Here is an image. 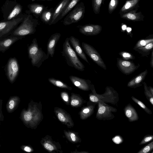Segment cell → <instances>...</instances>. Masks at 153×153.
<instances>
[{"label": "cell", "instance_id": "1", "mask_svg": "<svg viewBox=\"0 0 153 153\" xmlns=\"http://www.w3.org/2000/svg\"><path fill=\"white\" fill-rule=\"evenodd\" d=\"M39 24L38 20L34 18L31 14H27L19 25L13 30L10 36H21L33 34Z\"/></svg>", "mask_w": 153, "mask_h": 153}, {"label": "cell", "instance_id": "2", "mask_svg": "<svg viewBox=\"0 0 153 153\" xmlns=\"http://www.w3.org/2000/svg\"><path fill=\"white\" fill-rule=\"evenodd\" d=\"M90 88L92 94L90 96L89 98L92 102L98 103L99 102L101 101L106 103H109L117 105L119 99L118 94L112 87L107 86L105 91L102 94L96 93L93 85H91Z\"/></svg>", "mask_w": 153, "mask_h": 153}, {"label": "cell", "instance_id": "3", "mask_svg": "<svg viewBox=\"0 0 153 153\" xmlns=\"http://www.w3.org/2000/svg\"><path fill=\"white\" fill-rule=\"evenodd\" d=\"M61 53L68 66L80 71L85 70V65L79 59L76 54L71 47L68 37L66 39L63 44Z\"/></svg>", "mask_w": 153, "mask_h": 153}, {"label": "cell", "instance_id": "4", "mask_svg": "<svg viewBox=\"0 0 153 153\" xmlns=\"http://www.w3.org/2000/svg\"><path fill=\"white\" fill-rule=\"evenodd\" d=\"M28 57L33 66L39 68L42 62L48 57L42 48L39 47L36 38H34L27 48Z\"/></svg>", "mask_w": 153, "mask_h": 153}, {"label": "cell", "instance_id": "5", "mask_svg": "<svg viewBox=\"0 0 153 153\" xmlns=\"http://www.w3.org/2000/svg\"><path fill=\"white\" fill-rule=\"evenodd\" d=\"M22 6L16 0H7L1 8L3 21L12 20L22 14Z\"/></svg>", "mask_w": 153, "mask_h": 153}, {"label": "cell", "instance_id": "6", "mask_svg": "<svg viewBox=\"0 0 153 153\" xmlns=\"http://www.w3.org/2000/svg\"><path fill=\"white\" fill-rule=\"evenodd\" d=\"M26 15V13H22L12 20L0 21V39L10 35L23 21Z\"/></svg>", "mask_w": 153, "mask_h": 153}, {"label": "cell", "instance_id": "7", "mask_svg": "<svg viewBox=\"0 0 153 153\" xmlns=\"http://www.w3.org/2000/svg\"><path fill=\"white\" fill-rule=\"evenodd\" d=\"M85 12L84 3L81 2L77 4L65 17L63 21V24L68 25L78 22L83 18Z\"/></svg>", "mask_w": 153, "mask_h": 153}, {"label": "cell", "instance_id": "8", "mask_svg": "<svg viewBox=\"0 0 153 153\" xmlns=\"http://www.w3.org/2000/svg\"><path fill=\"white\" fill-rule=\"evenodd\" d=\"M98 108L96 117L98 120H106L113 119L115 116L112 113L116 112L117 109L101 101L98 102Z\"/></svg>", "mask_w": 153, "mask_h": 153}, {"label": "cell", "instance_id": "9", "mask_svg": "<svg viewBox=\"0 0 153 153\" xmlns=\"http://www.w3.org/2000/svg\"><path fill=\"white\" fill-rule=\"evenodd\" d=\"M82 47L86 54L94 62L102 68L106 70L105 63L100 53L93 47L88 43L82 42Z\"/></svg>", "mask_w": 153, "mask_h": 153}, {"label": "cell", "instance_id": "10", "mask_svg": "<svg viewBox=\"0 0 153 153\" xmlns=\"http://www.w3.org/2000/svg\"><path fill=\"white\" fill-rule=\"evenodd\" d=\"M5 68L7 77L12 84L15 81L19 72V65L16 58L13 57L9 59Z\"/></svg>", "mask_w": 153, "mask_h": 153}, {"label": "cell", "instance_id": "11", "mask_svg": "<svg viewBox=\"0 0 153 153\" xmlns=\"http://www.w3.org/2000/svg\"><path fill=\"white\" fill-rule=\"evenodd\" d=\"M117 65L119 69L123 74L128 75L131 74L140 67L138 64L137 65L132 61L125 60L122 59L117 58Z\"/></svg>", "mask_w": 153, "mask_h": 153}, {"label": "cell", "instance_id": "12", "mask_svg": "<svg viewBox=\"0 0 153 153\" xmlns=\"http://www.w3.org/2000/svg\"><path fill=\"white\" fill-rule=\"evenodd\" d=\"M82 34L86 36H94L99 34L102 29V26L99 25L88 24L77 26Z\"/></svg>", "mask_w": 153, "mask_h": 153}, {"label": "cell", "instance_id": "13", "mask_svg": "<svg viewBox=\"0 0 153 153\" xmlns=\"http://www.w3.org/2000/svg\"><path fill=\"white\" fill-rule=\"evenodd\" d=\"M68 38L69 42L76 53L82 59L90 64L81 46L79 40L73 36Z\"/></svg>", "mask_w": 153, "mask_h": 153}, {"label": "cell", "instance_id": "14", "mask_svg": "<svg viewBox=\"0 0 153 153\" xmlns=\"http://www.w3.org/2000/svg\"><path fill=\"white\" fill-rule=\"evenodd\" d=\"M23 37L9 36L0 39V52H4L16 42L21 39Z\"/></svg>", "mask_w": 153, "mask_h": 153}, {"label": "cell", "instance_id": "15", "mask_svg": "<svg viewBox=\"0 0 153 153\" xmlns=\"http://www.w3.org/2000/svg\"><path fill=\"white\" fill-rule=\"evenodd\" d=\"M61 36L60 33H56L52 35L49 39L47 44V56L52 57L55 53V50L56 44Z\"/></svg>", "mask_w": 153, "mask_h": 153}, {"label": "cell", "instance_id": "16", "mask_svg": "<svg viewBox=\"0 0 153 153\" xmlns=\"http://www.w3.org/2000/svg\"><path fill=\"white\" fill-rule=\"evenodd\" d=\"M71 0H62L58 4L54 9L53 16L49 25L55 24L58 22V20L59 17Z\"/></svg>", "mask_w": 153, "mask_h": 153}, {"label": "cell", "instance_id": "17", "mask_svg": "<svg viewBox=\"0 0 153 153\" xmlns=\"http://www.w3.org/2000/svg\"><path fill=\"white\" fill-rule=\"evenodd\" d=\"M148 73L147 69L133 77L128 83L127 87L135 88L142 85Z\"/></svg>", "mask_w": 153, "mask_h": 153}, {"label": "cell", "instance_id": "18", "mask_svg": "<svg viewBox=\"0 0 153 153\" xmlns=\"http://www.w3.org/2000/svg\"><path fill=\"white\" fill-rule=\"evenodd\" d=\"M140 0H127L120 9L119 13L121 16L123 14L131 11H137L140 6L139 2Z\"/></svg>", "mask_w": 153, "mask_h": 153}, {"label": "cell", "instance_id": "19", "mask_svg": "<svg viewBox=\"0 0 153 153\" xmlns=\"http://www.w3.org/2000/svg\"><path fill=\"white\" fill-rule=\"evenodd\" d=\"M27 7L29 10H26V13L32 14L36 18L40 17L43 11L48 8V7H45L43 4L36 3L29 4Z\"/></svg>", "mask_w": 153, "mask_h": 153}, {"label": "cell", "instance_id": "20", "mask_svg": "<svg viewBox=\"0 0 153 153\" xmlns=\"http://www.w3.org/2000/svg\"><path fill=\"white\" fill-rule=\"evenodd\" d=\"M69 78L71 81L75 86L85 90L90 89L91 83L90 80L73 75L70 76Z\"/></svg>", "mask_w": 153, "mask_h": 153}, {"label": "cell", "instance_id": "21", "mask_svg": "<svg viewBox=\"0 0 153 153\" xmlns=\"http://www.w3.org/2000/svg\"><path fill=\"white\" fill-rule=\"evenodd\" d=\"M137 10L129 12L121 15L120 17L124 19L132 22L143 21L144 16L141 12H137Z\"/></svg>", "mask_w": 153, "mask_h": 153}, {"label": "cell", "instance_id": "22", "mask_svg": "<svg viewBox=\"0 0 153 153\" xmlns=\"http://www.w3.org/2000/svg\"><path fill=\"white\" fill-rule=\"evenodd\" d=\"M124 111L129 122H132L138 120L139 117L137 113L131 104L126 105L124 109Z\"/></svg>", "mask_w": 153, "mask_h": 153}, {"label": "cell", "instance_id": "23", "mask_svg": "<svg viewBox=\"0 0 153 153\" xmlns=\"http://www.w3.org/2000/svg\"><path fill=\"white\" fill-rule=\"evenodd\" d=\"M20 101V98L18 96H14L10 97L6 105L7 111L9 113L13 112L17 108Z\"/></svg>", "mask_w": 153, "mask_h": 153}, {"label": "cell", "instance_id": "24", "mask_svg": "<svg viewBox=\"0 0 153 153\" xmlns=\"http://www.w3.org/2000/svg\"><path fill=\"white\" fill-rule=\"evenodd\" d=\"M54 9L53 8L45 9L41 14L40 17L41 21L44 23L49 25L51 23L53 13Z\"/></svg>", "mask_w": 153, "mask_h": 153}, {"label": "cell", "instance_id": "25", "mask_svg": "<svg viewBox=\"0 0 153 153\" xmlns=\"http://www.w3.org/2000/svg\"><path fill=\"white\" fill-rule=\"evenodd\" d=\"M153 42L150 43L143 47L139 48L134 50L143 56L148 57L151 51L153 50Z\"/></svg>", "mask_w": 153, "mask_h": 153}, {"label": "cell", "instance_id": "26", "mask_svg": "<svg viewBox=\"0 0 153 153\" xmlns=\"http://www.w3.org/2000/svg\"><path fill=\"white\" fill-rule=\"evenodd\" d=\"M80 0H71L63 11L61 14L58 19V21L61 20L62 18L67 14L77 4Z\"/></svg>", "mask_w": 153, "mask_h": 153}, {"label": "cell", "instance_id": "27", "mask_svg": "<svg viewBox=\"0 0 153 153\" xmlns=\"http://www.w3.org/2000/svg\"><path fill=\"white\" fill-rule=\"evenodd\" d=\"M153 42V35H150L146 38L139 40L133 48V49L144 46L147 44Z\"/></svg>", "mask_w": 153, "mask_h": 153}, {"label": "cell", "instance_id": "28", "mask_svg": "<svg viewBox=\"0 0 153 153\" xmlns=\"http://www.w3.org/2000/svg\"><path fill=\"white\" fill-rule=\"evenodd\" d=\"M105 0H92V7L94 13L96 14L100 13L102 4H104Z\"/></svg>", "mask_w": 153, "mask_h": 153}, {"label": "cell", "instance_id": "29", "mask_svg": "<svg viewBox=\"0 0 153 153\" xmlns=\"http://www.w3.org/2000/svg\"><path fill=\"white\" fill-rule=\"evenodd\" d=\"M131 98L134 102L141 107L146 113L150 115L152 114V112L151 110L147 107L141 101L133 96L131 97Z\"/></svg>", "mask_w": 153, "mask_h": 153}, {"label": "cell", "instance_id": "30", "mask_svg": "<svg viewBox=\"0 0 153 153\" xmlns=\"http://www.w3.org/2000/svg\"><path fill=\"white\" fill-rule=\"evenodd\" d=\"M143 84L144 89V94L148 100L153 105V95L150 92L148 88L147 84L145 82H143Z\"/></svg>", "mask_w": 153, "mask_h": 153}, {"label": "cell", "instance_id": "31", "mask_svg": "<svg viewBox=\"0 0 153 153\" xmlns=\"http://www.w3.org/2000/svg\"><path fill=\"white\" fill-rule=\"evenodd\" d=\"M48 80L52 84L58 87L65 88H68V87L62 81L52 77L49 78Z\"/></svg>", "mask_w": 153, "mask_h": 153}, {"label": "cell", "instance_id": "32", "mask_svg": "<svg viewBox=\"0 0 153 153\" xmlns=\"http://www.w3.org/2000/svg\"><path fill=\"white\" fill-rule=\"evenodd\" d=\"M119 55L122 59L125 60H133L135 56L132 53L126 51H122L119 53Z\"/></svg>", "mask_w": 153, "mask_h": 153}, {"label": "cell", "instance_id": "33", "mask_svg": "<svg viewBox=\"0 0 153 153\" xmlns=\"http://www.w3.org/2000/svg\"><path fill=\"white\" fill-rule=\"evenodd\" d=\"M119 3V0H111L109 4L108 12L111 14L117 8Z\"/></svg>", "mask_w": 153, "mask_h": 153}, {"label": "cell", "instance_id": "34", "mask_svg": "<svg viewBox=\"0 0 153 153\" xmlns=\"http://www.w3.org/2000/svg\"><path fill=\"white\" fill-rule=\"evenodd\" d=\"M153 149V141L146 145L137 153H147L150 152Z\"/></svg>", "mask_w": 153, "mask_h": 153}, {"label": "cell", "instance_id": "35", "mask_svg": "<svg viewBox=\"0 0 153 153\" xmlns=\"http://www.w3.org/2000/svg\"><path fill=\"white\" fill-rule=\"evenodd\" d=\"M153 139L152 135H148L144 137L140 143L139 144L141 145L146 144L151 141Z\"/></svg>", "mask_w": 153, "mask_h": 153}, {"label": "cell", "instance_id": "36", "mask_svg": "<svg viewBox=\"0 0 153 153\" xmlns=\"http://www.w3.org/2000/svg\"><path fill=\"white\" fill-rule=\"evenodd\" d=\"M2 100H0V125L1 121H3L4 120V116L2 111Z\"/></svg>", "mask_w": 153, "mask_h": 153}, {"label": "cell", "instance_id": "37", "mask_svg": "<svg viewBox=\"0 0 153 153\" xmlns=\"http://www.w3.org/2000/svg\"><path fill=\"white\" fill-rule=\"evenodd\" d=\"M21 149L27 152H30L31 151V148L27 146H22Z\"/></svg>", "mask_w": 153, "mask_h": 153}, {"label": "cell", "instance_id": "38", "mask_svg": "<svg viewBox=\"0 0 153 153\" xmlns=\"http://www.w3.org/2000/svg\"><path fill=\"white\" fill-rule=\"evenodd\" d=\"M45 147L47 149L52 151L54 149L53 147L50 144L48 143H46L44 144Z\"/></svg>", "mask_w": 153, "mask_h": 153}, {"label": "cell", "instance_id": "39", "mask_svg": "<svg viewBox=\"0 0 153 153\" xmlns=\"http://www.w3.org/2000/svg\"><path fill=\"white\" fill-rule=\"evenodd\" d=\"M58 119L61 121L63 122L65 121V118L62 113H59L58 114Z\"/></svg>", "mask_w": 153, "mask_h": 153}, {"label": "cell", "instance_id": "40", "mask_svg": "<svg viewBox=\"0 0 153 153\" xmlns=\"http://www.w3.org/2000/svg\"><path fill=\"white\" fill-rule=\"evenodd\" d=\"M113 139L114 140H113V141L116 143V144L120 143V141H121V140L120 139V137L118 136L116 137H114Z\"/></svg>", "mask_w": 153, "mask_h": 153}, {"label": "cell", "instance_id": "41", "mask_svg": "<svg viewBox=\"0 0 153 153\" xmlns=\"http://www.w3.org/2000/svg\"><path fill=\"white\" fill-rule=\"evenodd\" d=\"M79 103V101L78 100H73L71 101V104L73 106H75L77 105Z\"/></svg>", "mask_w": 153, "mask_h": 153}, {"label": "cell", "instance_id": "42", "mask_svg": "<svg viewBox=\"0 0 153 153\" xmlns=\"http://www.w3.org/2000/svg\"><path fill=\"white\" fill-rule=\"evenodd\" d=\"M62 95L63 99L64 100H65V101H68V96L67 94L66 93H62Z\"/></svg>", "mask_w": 153, "mask_h": 153}, {"label": "cell", "instance_id": "43", "mask_svg": "<svg viewBox=\"0 0 153 153\" xmlns=\"http://www.w3.org/2000/svg\"><path fill=\"white\" fill-rule=\"evenodd\" d=\"M150 65L152 68H153V51H151V55L150 61Z\"/></svg>", "mask_w": 153, "mask_h": 153}, {"label": "cell", "instance_id": "44", "mask_svg": "<svg viewBox=\"0 0 153 153\" xmlns=\"http://www.w3.org/2000/svg\"><path fill=\"white\" fill-rule=\"evenodd\" d=\"M71 138L73 141H75L76 140L75 135L74 133H72L71 134Z\"/></svg>", "mask_w": 153, "mask_h": 153}, {"label": "cell", "instance_id": "45", "mask_svg": "<svg viewBox=\"0 0 153 153\" xmlns=\"http://www.w3.org/2000/svg\"><path fill=\"white\" fill-rule=\"evenodd\" d=\"M148 88L150 92L153 95V88L151 86L147 87Z\"/></svg>", "mask_w": 153, "mask_h": 153}, {"label": "cell", "instance_id": "46", "mask_svg": "<svg viewBox=\"0 0 153 153\" xmlns=\"http://www.w3.org/2000/svg\"><path fill=\"white\" fill-rule=\"evenodd\" d=\"M127 28L126 26L125 25H123L122 26V29L123 30H125Z\"/></svg>", "mask_w": 153, "mask_h": 153}, {"label": "cell", "instance_id": "47", "mask_svg": "<svg viewBox=\"0 0 153 153\" xmlns=\"http://www.w3.org/2000/svg\"><path fill=\"white\" fill-rule=\"evenodd\" d=\"M126 30L128 32H130L131 30V28L130 27H128L126 28Z\"/></svg>", "mask_w": 153, "mask_h": 153}, {"label": "cell", "instance_id": "48", "mask_svg": "<svg viewBox=\"0 0 153 153\" xmlns=\"http://www.w3.org/2000/svg\"><path fill=\"white\" fill-rule=\"evenodd\" d=\"M52 0H34L33 1H51Z\"/></svg>", "mask_w": 153, "mask_h": 153}, {"label": "cell", "instance_id": "49", "mask_svg": "<svg viewBox=\"0 0 153 153\" xmlns=\"http://www.w3.org/2000/svg\"></svg>", "mask_w": 153, "mask_h": 153}]
</instances>
